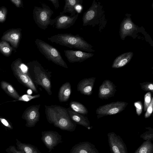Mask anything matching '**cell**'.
Wrapping results in <instances>:
<instances>
[{
    "mask_svg": "<svg viewBox=\"0 0 153 153\" xmlns=\"http://www.w3.org/2000/svg\"><path fill=\"white\" fill-rule=\"evenodd\" d=\"M0 121L5 126L10 129L12 128L11 126L6 119L3 118H0Z\"/></svg>",
    "mask_w": 153,
    "mask_h": 153,
    "instance_id": "cell-32",
    "label": "cell"
},
{
    "mask_svg": "<svg viewBox=\"0 0 153 153\" xmlns=\"http://www.w3.org/2000/svg\"><path fill=\"white\" fill-rule=\"evenodd\" d=\"M45 112L48 121L61 129L73 131L76 124L71 119L68 109L60 105H45Z\"/></svg>",
    "mask_w": 153,
    "mask_h": 153,
    "instance_id": "cell-1",
    "label": "cell"
},
{
    "mask_svg": "<svg viewBox=\"0 0 153 153\" xmlns=\"http://www.w3.org/2000/svg\"><path fill=\"white\" fill-rule=\"evenodd\" d=\"M16 140V144L18 149L24 153H41L35 146L30 144L21 143L17 140Z\"/></svg>",
    "mask_w": 153,
    "mask_h": 153,
    "instance_id": "cell-23",
    "label": "cell"
},
{
    "mask_svg": "<svg viewBox=\"0 0 153 153\" xmlns=\"http://www.w3.org/2000/svg\"><path fill=\"white\" fill-rule=\"evenodd\" d=\"M29 74L34 83L42 87L48 94L51 95V72L47 71L39 62H32L30 65Z\"/></svg>",
    "mask_w": 153,
    "mask_h": 153,
    "instance_id": "cell-3",
    "label": "cell"
},
{
    "mask_svg": "<svg viewBox=\"0 0 153 153\" xmlns=\"http://www.w3.org/2000/svg\"><path fill=\"white\" fill-rule=\"evenodd\" d=\"M41 140L51 152L54 147L62 142V136L57 132L52 131L42 132Z\"/></svg>",
    "mask_w": 153,
    "mask_h": 153,
    "instance_id": "cell-9",
    "label": "cell"
},
{
    "mask_svg": "<svg viewBox=\"0 0 153 153\" xmlns=\"http://www.w3.org/2000/svg\"><path fill=\"white\" fill-rule=\"evenodd\" d=\"M51 1L54 6L56 9H57L59 7L58 0H48Z\"/></svg>",
    "mask_w": 153,
    "mask_h": 153,
    "instance_id": "cell-33",
    "label": "cell"
},
{
    "mask_svg": "<svg viewBox=\"0 0 153 153\" xmlns=\"http://www.w3.org/2000/svg\"><path fill=\"white\" fill-rule=\"evenodd\" d=\"M65 1L63 11L60 13L64 14L70 13L71 16H73L76 14V7L82 5L83 0H65Z\"/></svg>",
    "mask_w": 153,
    "mask_h": 153,
    "instance_id": "cell-19",
    "label": "cell"
},
{
    "mask_svg": "<svg viewBox=\"0 0 153 153\" xmlns=\"http://www.w3.org/2000/svg\"><path fill=\"white\" fill-rule=\"evenodd\" d=\"M133 55V53L131 52L125 53L120 55L114 59L112 67L116 68L124 66L130 62Z\"/></svg>",
    "mask_w": 153,
    "mask_h": 153,
    "instance_id": "cell-20",
    "label": "cell"
},
{
    "mask_svg": "<svg viewBox=\"0 0 153 153\" xmlns=\"http://www.w3.org/2000/svg\"><path fill=\"white\" fill-rule=\"evenodd\" d=\"M19 67L22 71L24 72H27V68L25 65L22 64Z\"/></svg>",
    "mask_w": 153,
    "mask_h": 153,
    "instance_id": "cell-36",
    "label": "cell"
},
{
    "mask_svg": "<svg viewBox=\"0 0 153 153\" xmlns=\"http://www.w3.org/2000/svg\"><path fill=\"white\" fill-rule=\"evenodd\" d=\"M53 11L46 4L42 3V7H34L33 16L37 26L41 29L45 30L49 25H51L52 19H51Z\"/></svg>",
    "mask_w": 153,
    "mask_h": 153,
    "instance_id": "cell-5",
    "label": "cell"
},
{
    "mask_svg": "<svg viewBox=\"0 0 153 153\" xmlns=\"http://www.w3.org/2000/svg\"><path fill=\"white\" fill-rule=\"evenodd\" d=\"M1 88L9 96L16 100H18L20 96L10 84L4 81L1 82Z\"/></svg>",
    "mask_w": 153,
    "mask_h": 153,
    "instance_id": "cell-22",
    "label": "cell"
},
{
    "mask_svg": "<svg viewBox=\"0 0 153 153\" xmlns=\"http://www.w3.org/2000/svg\"><path fill=\"white\" fill-rule=\"evenodd\" d=\"M153 109V97L151 99V102L146 110V112L145 114V118L149 117L152 114Z\"/></svg>",
    "mask_w": 153,
    "mask_h": 153,
    "instance_id": "cell-30",
    "label": "cell"
},
{
    "mask_svg": "<svg viewBox=\"0 0 153 153\" xmlns=\"http://www.w3.org/2000/svg\"><path fill=\"white\" fill-rule=\"evenodd\" d=\"M96 78H85L80 81L77 85V90L82 94L89 96L92 93V90Z\"/></svg>",
    "mask_w": 153,
    "mask_h": 153,
    "instance_id": "cell-15",
    "label": "cell"
},
{
    "mask_svg": "<svg viewBox=\"0 0 153 153\" xmlns=\"http://www.w3.org/2000/svg\"><path fill=\"white\" fill-rule=\"evenodd\" d=\"M151 99V93L150 92H147L145 95L144 105V111H146L148 106L150 103Z\"/></svg>",
    "mask_w": 153,
    "mask_h": 153,
    "instance_id": "cell-29",
    "label": "cell"
},
{
    "mask_svg": "<svg viewBox=\"0 0 153 153\" xmlns=\"http://www.w3.org/2000/svg\"><path fill=\"white\" fill-rule=\"evenodd\" d=\"M10 151L13 153H24L20 150H17L14 146H11L10 147Z\"/></svg>",
    "mask_w": 153,
    "mask_h": 153,
    "instance_id": "cell-34",
    "label": "cell"
},
{
    "mask_svg": "<svg viewBox=\"0 0 153 153\" xmlns=\"http://www.w3.org/2000/svg\"><path fill=\"white\" fill-rule=\"evenodd\" d=\"M71 92V85L68 82L62 84L58 92V98L60 102H66L70 98Z\"/></svg>",
    "mask_w": 153,
    "mask_h": 153,
    "instance_id": "cell-21",
    "label": "cell"
},
{
    "mask_svg": "<svg viewBox=\"0 0 153 153\" xmlns=\"http://www.w3.org/2000/svg\"><path fill=\"white\" fill-rule=\"evenodd\" d=\"M19 36L18 35L15 33L11 34L10 35V38L11 39L14 40H17L19 38Z\"/></svg>",
    "mask_w": 153,
    "mask_h": 153,
    "instance_id": "cell-35",
    "label": "cell"
},
{
    "mask_svg": "<svg viewBox=\"0 0 153 153\" xmlns=\"http://www.w3.org/2000/svg\"><path fill=\"white\" fill-rule=\"evenodd\" d=\"M27 93L28 94L30 95L32 94V91L30 89H28L27 91Z\"/></svg>",
    "mask_w": 153,
    "mask_h": 153,
    "instance_id": "cell-40",
    "label": "cell"
},
{
    "mask_svg": "<svg viewBox=\"0 0 153 153\" xmlns=\"http://www.w3.org/2000/svg\"><path fill=\"white\" fill-rule=\"evenodd\" d=\"M64 52L67 60L70 63L81 62L94 55L91 53L81 51L65 50Z\"/></svg>",
    "mask_w": 153,
    "mask_h": 153,
    "instance_id": "cell-11",
    "label": "cell"
},
{
    "mask_svg": "<svg viewBox=\"0 0 153 153\" xmlns=\"http://www.w3.org/2000/svg\"><path fill=\"white\" fill-rule=\"evenodd\" d=\"M15 74L25 86L36 93L37 89L27 72L22 71L19 66H16L14 68Z\"/></svg>",
    "mask_w": 153,
    "mask_h": 153,
    "instance_id": "cell-12",
    "label": "cell"
},
{
    "mask_svg": "<svg viewBox=\"0 0 153 153\" xmlns=\"http://www.w3.org/2000/svg\"><path fill=\"white\" fill-rule=\"evenodd\" d=\"M48 39L53 43H55L70 48H74L89 52L94 51L92 49V46L78 34L58 33L48 37Z\"/></svg>",
    "mask_w": 153,
    "mask_h": 153,
    "instance_id": "cell-2",
    "label": "cell"
},
{
    "mask_svg": "<svg viewBox=\"0 0 153 153\" xmlns=\"http://www.w3.org/2000/svg\"><path fill=\"white\" fill-rule=\"evenodd\" d=\"M142 89L145 91H150L153 92V84L149 82H144L140 84Z\"/></svg>",
    "mask_w": 153,
    "mask_h": 153,
    "instance_id": "cell-28",
    "label": "cell"
},
{
    "mask_svg": "<svg viewBox=\"0 0 153 153\" xmlns=\"http://www.w3.org/2000/svg\"><path fill=\"white\" fill-rule=\"evenodd\" d=\"M134 105L135 107L137 114L140 116L142 113L143 109V105L142 102L140 101L135 102Z\"/></svg>",
    "mask_w": 153,
    "mask_h": 153,
    "instance_id": "cell-31",
    "label": "cell"
},
{
    "mask_svg": "<svg viewBox=\"0 0 153 153\" xmlns=\"http://www.w3.org/2000/svg\"><path fill=\"white\" fill-rule=\"evenodd\" d=\"M12 1L15 4L17 5L19 4L20 3V1L19 0H13Z\"/></svg>",
    "mask_w": 153,
    "mask_h": 153,
    "instance_id": "cell-39",
    "label": "cell"
},
{
    "mask_svg": "<svg viewBox=\"0 0 153 153\" xmlns=\"http://www.w3.org/2000/svg\"><path fill=\"white\" fill-rule=\"evenodd\" d=\"M40 105H33L27 108L23 115L24 119L26 121V125L29 127L34 126L39 121Z\"/></svg>",
    "mask_w": 153,
    "mask_h": 153,
    "instance_id": "cell-10",
    "label": "cell"
},
{
    "mask_svg": "<svg viewBox=\"0 0 153 153\" xmlns=\"http://www.w3.org/2000/svg\"><path fill=\"white\" fill-rule=\"evenodd\" d=\"M35 43L39 51L48 61L62 67L68 68L61 53L56 48L39 39H36Z\"/></svg>",
    "mask_w": 153,
    "mask_h": 153,
    "instance_id": "cell-4",
    "label": "cell"
},
{
    "mask_svg": "<svg viewBox=\"0 0 153 153\" xmlns=\"http://www.w3.org/2000/svg\"><path fill=\"white\" fill-rule=\"evenodd\" d=\"M128 104L122 101L111 102L99 107L96 110V113L102 115L116 114L124 110Z\"/></svg>",
    "mask_w": 153,
    "mask_h": 153,
    "instance_id": "cell-8",
    "label": "cell"
},
{
    "mask_svg": "<svg viewBox=\"0 0 153 153\" xmlns=\"http://www.w3.org/2000/svg\"><path fill=\"white\" fill-rule=\"evenodd\" d=\"M78 16V13L74 16H71L60 12L59 16L52 19L51 26L58 29H67L74 24Z\"/></svg>",
    "mask_w": 153,
    "mask_h": 153,
    "instance_id": "cell-7",
    "label": "cell"
},
{
    "mask_svg": "<svg viewBox=\"0 0 153 153\" xmlns=\"http://www.w3.org/2000/svg\"><path fill=\"white\" fill-rule=\"evenodd\" d=\"M97 7L96 3L94 1L92 5L84 13L82 17L83 26L93 24L97 16Z\"/></svg>",
    "mask_w": 153,
    "mask_h": 153,
    "instance_id": "cell-16",
    "label": "cell"
},
{
    "mask_svg": "<svg viewBox=\"0 0 153 153\" xmlns=\"http://www.w3.org/2000/svg\"><path fill=\"white\" fill-rule=\"evenodd\" d=\"M70 153H99L95 146L88 141L80 142L74 145Z\"/></svg>",
    "mask_w": 153,
    "mask_h": 153,
    "instance_id": "cell-13",
    "label": "cell"
},
{
    "mask_svg": "<svg viewBox=\"0 0 153 153\" xmlns=\"http://www.w3.org/2000/svg\"><path fill=\"white\" fill-rule=\"evenodd\" d=\"M147 131L140 134V137L145 141L153 140V129L150 127L146 128Z\"/></svg>",
    "mask_w": 153,
    "mask_h": 153,
    "instance_id": "cell-26",
    "label": "cell"
},
{
    "mask_svg": "<svg viewBox=\"0 0 153 153\" xmlns=\"http://www.w3.org/2000/svg\"><path fill=\"white\" fill-rule=\"evenodd\" d=\"M71 120L76 124L83 126L88 129H90V123L88 118L73 110L68 109Z\"/></svg>",
    "mask_w": 153,
    "mask_h": 153,
    "instance_id": "cell-18",
    "label": "cell"
},
{
    "mask_svg": "<svg viewBox=\"0 0 153 153\" xmlns=\"http://www.w3.org/2000/svg\"><path fill=\"white\" fill-rule=\"evenodd\" d=\"M10 49L7 47H4L2 48V51L4 53H8L10 52Z\"/></svg>",
    "mask_w": 153,
    "mask_h": 153,
    "instance_id": "cell-37",
    "label": "cell"
},
{
    "mask_svg": "<svg viewBox=\"0 0 153 153\" xmlns=\"http://www.w3.org/2000/svg\"><path fill=\"white\" fill-rule=\"evenodd\" d=\"M134 153H153V144L152 141L146 140L143 142Z\"/></svg>",
    "mask_w": 153,
    "mask_h": 153,
    "instance_id": "cell-24",
    "label": "cell"
},
{
    "mask_svg": "<svg viewBox=\"0 0 153 153\" xmlns=\"http://www.w3.org/2000/svg\"><path fill=\"white\" fill-rule=\"evenodd\" d=\"M40 96L39 94L34 96L25 94L20 96L18 100L24 102H28L33 99L39 98L40 97Z\"/></svg>",
    "mask_w": 153,
    "mask_h": 153,
    "instance_id": "cell-27",
    "label": "cell"
},
{
    "mask_svg": "<svg viewBox=\"0 0 153 153\" xmlns=\"http://www.w3.org/2000/svg\"><path fill=\"white\" fill-rule=\"evenodd\" d=\"M4 14L1 11H0V19L3 20L4 19Z\"/></svg>",
    "mask_w": 153,
    "mask_h": 153,
    "instance_id": "cell-38",
    "label": "cell"
},
{
    "mask_svg": "<svg viewBox=\"0 0 153 153\" xmlns=\"http://www.w3.org/2000/svg\"><path fill=\"white\" fill-rule=\"evenodd\" d=\"M116 91L115 86L111 81L105 80L99 87L98 97L101 99H107L113 96Z\"/></svg>",
    "mask_w": 153,
    "mask_h": 153,
    "instance_id": "cell-14",
    "label": "cell"
},
{
    "mask_svg": "<svg viewBox=\"0 0 153 153\" xmlns=\"http://www.w3.org/2000/svg\"><path fill=\"white\" fill-rule=\"evenodd\" d=\"M137 29L136 26L130 18L124 19L122 22L120 27V33L121 39L131 34Z\"/></svg>",
    "mask_w": 153,
    "mask_h": 153,
    "instance_id": "cell-17",
    "label": "cell"
},
{
    "mask_svg": "<svg viewBox=\"0 0 153 153\" xmlns=\"http://www.w3.org/2000/svg\"><path fill=\"white\" fill-rule=\"evenodd\" d=\"M70 107L73 111L82 114H87L88 111L85 107L79 102L72 101L69 103Z\"/></svg>",
    "mask_w": 153,
    "mask_h": 153,
    "instance_id": "cell-25",
    "label": "cell"
},
{
    "mask_svg": "<svg viewBox=\"0 0 153 153\" xmlns=\"http://www.w3.org/2000/svg\"><path fill=\"white\" fill-rule=\"evenodd\" d=\"M107 137L111 153H128L126 145L120 136L111 132L108 134Z\"/></svg>",
    "mask_w": 153,
    "mask_h": 153,
    "instance_id": "cell-6",
    "label": "cell"
}]
</instances>
